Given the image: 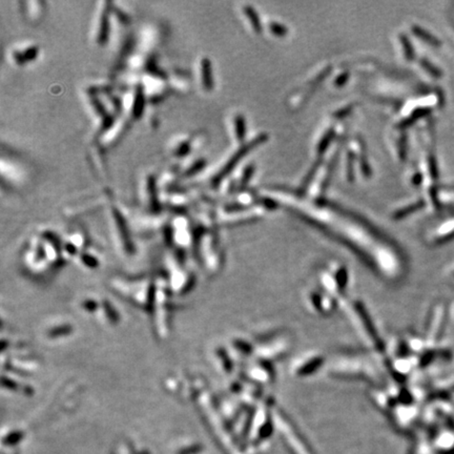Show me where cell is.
<instances>
[{
  "label": "cell",
  "mask_w": 454,
  "mask_h": 454,
  "mask_svg": "<svg viewBox=\"0 0 454 454\" xmlns=\"http://www.w3.org/2000/svg\"><path fill=\"white\" fill-rule=\"evenodd\" d=\"M331 138H332V133H331V132L325 135V137L323 138L322 142H321V144H320V146H319V153H320V151L322 153L323 150H325V148L327 147V145H329V143H330V141H331Z\"/></svg>",
  "instance_id": "8"
},
{
  "label": "cell",
  "mask_w": 454,
  "mask_h": 454,
  "mask_svg": "<svg viewBox=\"0 0 454 454\" xmlns=\"http://www.w3.org/2000/svg\"><path fill=\"white\" fill-rule=\"evenodd\" d=\"M201 69V80L204 89L209 91L213 88V77H212V69L211 62L207 58H203L200 64Z\"/></svg>",
  "instance_id": "2"
},
{
  "label": "cell",
  "mask_w": 454,
  "mask_h": 454,
  "mask_svg": "<svg viewBox=\"0 0 454 454\" xmlns=\"http://www.w3.org/2000/svg\"><path fill=\"white\" fill-rule=\"evenodd\" d=\"M110 34V20L107 13H103L100 19V25L98 29V35H97V42L100 46H104Z\"/></svg>",
  "instance_id": "3"
},
{
  "label": "cell",
  "mask_w": 454,
  "mask_h": 454,
  "mask_svg": "<svg viewBox=\"0 0 454 454\" xmlns=\"http://www.w3.org/2000/svg\"><path fill=\"white\" fill-rule=\"evenodd\" d=\"M235 131L238 140H243L246 134V127H245V119L242 116H237L235 119Z\"/></svg>",
  "instance_id": "5"
},
{
  "label": "cell",
  "mask_w": 454,
  "mask_h": 454,
  "mask_svg": "<svg viewBox=\"0 0 454 454\" xmlns=\"http://www.w3.org/2000/svg\"><path fill=\"white\" fill-rule=\"evenodd\" d=\"M260 141H261V142L263 141V136L259 137L258 139H256V140H255V141H254V142H251L250 144H247L246 146L242 147V148H241V149H240L239 151H238V153H237V154H236V155H235V156H234V157H233V158L231 159V161L229 162V163H227V164H226V166L224 167V169H223V170H222V171L220 172V174H219V175H218L217 177H215V182H217V183H218V182H219V181H220L221 179H223V178L225 177V175H226V174H229V172H230V171H231V170H232V169L234 168V166H235V165H236V164L238 163V162H239V160L241 159V157H242V156H244V155H245V154L247 153V151H248V150H250V149H251L252 147H254L255 145H257V144L260 143Z\"/></svg>",
  "instance_id": "1"
},
{
  "label": "cell",
  "mask_w": 454,
  "mask_h": 454,
  "mask_svg": "<svg viewBox=\"0 0 454 454\" xmlns=\"http://www.w3.org/2000/svg\"><path fill=\"white\" fill-rule=\"evenodd\" d=\"M245 9H246V10H245V12H246V14H247V16H248V19L251 20V23H252V25L254 26L255 30H256L257 32H259V31L261 30V26H260V21H259L258 15H257V13L255 12V10L252 9V8H248V7L245 8Z\"/></svg>",
  "instance_id": "6"
},
{
  "label": "cell",
  "mask_w": 454,
  "mask_h": 454,
  "mask_svg": "<svg viewBox=\"0 0 454 454\" xmlns=\"http://www.w3.org/2000/svg\"><path fill=\"white\" fill-rule=\"evenodd\" d=\"M21 438H23V434L19 433V432H14V433L8 435L5 438L4 442L6 445H15V444H17V442L20 441Z\"/></svg>",
  "instance_id": "7"
},
{
  "label": "cell",
  "mask_w": 454,
  "mask_h": 454,
  "mask_svg": "<svg viewBox=\"0 0 454 454\" xmlns=\"http://www.w3.org/2000/svg\"><path fill=\"white\" fill-rule=\"evenodd\" d=\"M272 31L274 32L276 35H279V36L285 35V32H287L284 27H282L281 25H278V24H272Z\"/></svg>",
  "instance_id": "10"
},
{
  "label": "cell",
  "mask_w": 454,
  "mask_h": 454,
  "mask_svg": "<svg viewBox=\"0 0 454 454\" xmlns=\"http://www.w3.org/2000/svg\"><path fill=\"white\" fill-rule=\"evenodd\" d=\"M145 105V99H144V93L143 90L141 89H137L136 96L134 99V104H133V109H132V114L134 119H139L141 117L143 113V109Z\"/></svg>",
  "instance_id": "4"
},
{
  "label": "cell",
  "mask_w": 454,
  "mask_h": 454,
  "mask_svg": "<svg viewBox=\"0 0 454 454\" xmlns=\"http://www.w3.org/2000/svg\"><path fill=\"white\" fill-rule=\"evenodd\" d=\"M201 450H202V448L200 446H192V447H189V448L182 449L181 451H179L178 454H197Z\"/></svg>",
  "instance_id": "11"
},
{
  "label": "cell",
  "mask_w": 454,
  "mask_h": 454,
  "mask_svg": "<svg viewBox=\"0 0 454 454\" xmlns=\"http://www.w3.org/2000/svg\"><path fill=\"white\" fill-rule=\"evenodd\" d=\"M188 151H189V144L186 142V143H182L181 145H179L176 149V155L177 156H185L188 154Z\"/></svg>",
  "instance_id": "9"
}]
</instances>
